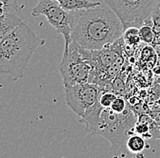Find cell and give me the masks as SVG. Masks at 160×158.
I'll return each instance as SVG.
<instances>
[{"mask_svg":"<svg viewBox=\"0 0 160 158\" xmlns=\"http://www.w3.org/2000/svg\"><path fill=\"white\" fill-rule=\"evenodd\" d=\"M71 39L88 50H100L123 37L124 27L109 7L72 11Z\"/></svg>","mask_w":160,"mask_h":158,"instance_id":"1","label":"cell"},{"mask_svg":"<svg viewBox=\"0 0 160 158\" xmlns=\"http://www.w3.org/2000/svg\"><path fill=\"white\" fill-rule=\"evenodd\" d=\"M45 43L23 22L0 44V74L12 81L22 78L34 52Z\"/></svg>","mask_w":160,"mask_h":158,"instance_id":"2","label":"cell"},{"mask_svg":"<svg viewBox=\"0 0 160 158\" xmlns=\"http://www.w3.org/2000/svg\"><path fill=\"white\" fill-rule=\"evenodd\" d=\"M138 119L129 106L120 114L110 108H104L94 136H101L108 140L112 146L114 156H121L127 140L135 132L134 126Z\"/></svg>","mask_w":160,"mask_h":158,"instance_id":"3","label":"cell"},{"mask_svg":"<svg viewBox=\"0 0 160 158\" xmlns=\"http://www.w3.org/2000/svg\"><path fill=\"white\" fill-rule=\"evenodd\" d=\"M91 59V50L85 49L75 42H71L68 51L63 53L58 65L64 86L89 83L94 69Z\"/></svg>","mask_w":160,"mask_h":158,"instance_id":"4","label":"cell"},{"mask_svg":"<svg viewBox=\"0 0 160 158\" xmlns=\"http://www.w3.org/2000/svg\"><path fill=\"white\" fill-rule=\"evenodd\" d=\"M157 0H110L108 7L113 10L124 27V30L140 27L150 17Z\"/></svg>","mask_w":160,"mask_h":158,"instance_id":"5","label":"cell"},{"mask_svg":"<svg viewBox=\"0 0 160 158\" xmlns=\"http://www.w3.org/2000/svg\"><path fill=\"white\" fill-rule=\"evenodd\" d=\"M31 15L34 17L45 16L52 27L63 36L65 39L64 52L68 51L72 42L71 12L64 9L57 0H38V4L32 10Z\"/></svg>","mask_w":160,"mask_h":158,"instance_id":"6","label":"cell"},{"mask_svg":"<svg viewBox=\"0 0 160 158\" xmlns=\"http://www.w3.org/2000/svg\"><path fill=\"white\" fill-rule=\"evenodd\" d=\"M102 90L97 84L83 83L65 86L66 104L76 115L83 117L85 113L99 101Z\"/></svg>","mask_w":160,"mask_h":158,"instance_id":"7","label":"cell"},{"mask_svg":"<svg viewBox=\"0 0 160 158\" xmlns=\"http://www.w3.org/2000/svg\"><path fill=\"white\" fill-rule=\"evenodd\" d=\"M22 9L23 8L11 14L0 16V44L12 30L24 22Z\"/></svg>","mask_w":160,"mask_h":158,"instance_id":"8","label":"cell"},{"mask_svg":"<svg viewBox=\"0 0 160 158\" xmlns=\"http://www.w3.org/2000/svg\"><path fill=\"white\" fill-rule=\"evenodd\" d=\"M59 5L67 11H78L82 9H88L98 7L101 5L98 1H89V0H57Z\"/></svg>","mask_w":160,"mask_h":158,"instance_id":"9","label":"cell"},{"mask_svg":"<svg viewBox=\"0 0 160 158\" xmlns=\"http://www.w3.org/2000/svg\"><path fill=\"white\" fill-rule=\"evenodd\" d=\"M126 146L132 154H139L146 147V140L139 135H131L127 140Z\"/></svg>","mask_w":160,"mask_h":158,"instance_id":"10","label":"cell"},{"mask_svg":"<svg viewBox=\"0 0 160 158\" xmlns=\"http://www.w3.org/2000/svg\"><path fill=\"white\" fill-rule=\"evenodd\" d=\"M122 37L124 40V43L128 47H135L138 46L141 42V38L139 36V28L136 27H131L125 29Z\"/></svg>","mask_w":160,"mask_h":158,"instance_id":"11","label":"cell"},{"mask_svg":"<svg viewBox=\"0 0 160 158\" xmlns=\"http://www.w3.org/2000/svg\"><path fill=\"white\" fill-rule=\"evenodd\" d=\"M152 27L153 23L149 17L139 27V36L141 41H143L146 44H152L155 38V34Z\"/></svg>","mask_w":160,"mask_h":158,"instance_id":"12","label":"cell"},{"mask_svg":"<svg viewBox=\"0 0 160 158\" xmlns=\"http://www.w3.org/2000/svg\"><path fill=\"white\" fill-rule=\"evenodd\" d=\"M24 7L23 5L18 4V0H0V16L14 13Z\"/></svg>","mask_w":160,"mask_h":158,"instance_id":"13","label":"cell"},{"mask_svg":"<svg viewBox=\"0 0 160 158\" xmlns=\"http://www.w3.org/2000/svg\"><path fill=\"white\" fill-rule=\"evenodd\" d=\"M118 95H116L114 92H105L102 93L99 97V102L101 106L104 108H110L111 105L113 104L114 100L117 98Z\"/></svg>","mask_w":160,"mask_h":158,"instance_id":"14","label":"cell"},{"mask_svg":"<svg viewBox=\"0 0 160 158\" xmlns=\"http://www.w3.org/2000/svg\"><path fill=\"white\" fill-rule=\"evenodd\" d=\"M127 106H128V104H127V101L125 100V98L118 96L117 98L114 100L113 104L111 105L110 109L112 111H114L115 113L120 114V113H122V112H124L126 110Z\"/></svg>","mask_w":160,"mask_h":158,"instance_id":"15","label":"cell"},{"mask_svg":"<svg viewBox=\"0 0 160 158\" xmlns=\"http://www.w3.org/2000/svg\"><path fill=\"white\" fill-rule=\"evenodd\" d=\"M150 18L152 20L153 26L160 27V0H157L156 5L150 15Z\"/></svg>","mask_w":160,"mask_h":158,"instance_id":"16","label":"cell"},{"mask_svg":"<svg viewBox=\"0 0 160 158\" xmlns=\"http://www.w3.org/2000/svg\"><path fill=\"white\" fill-rule=\"evenodd\" d=\"M150 132H151V136H155L156 138L160 139V126L152 122V125L150 126Z\"/></svg>","mask_w":160,"mask_h":158,"instance_id":"17","label":"cell"},{"mask_svg":"<svg viewBox=\"0 0 160 158\" xmlns=\"http://www.w3.org/2000/svg\"><path fill=\"white\" fill-rule=\"evenodd\" d=\"M154 73L158 76H160V65L157 66L155 68H154Z\"/></svg>","mask_w":160,"mask_h":158,"instance_id":"18","label":"cell"},{"mask_svg":"<svg viewBox=\"0 0 160 158\" xmlns=\"http://www.w3.org/2000/svg\"><path fill=\"white\" fill-rule=\"evenodd\" d=\"M104 1H105V3H106V4H107V3H108V2H109L110 0H104Z\"/></svg>","mask_w":160,"mask_h":158,"instance_id":"19","label":"cell"}]
</instances>
